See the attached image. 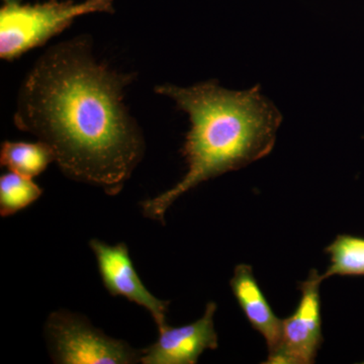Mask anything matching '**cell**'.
<instances>
[{
  "instance_id": "cell-1",
  "label": "cell",
  "mask_w": 364,
  "mask_h": 364,
  "mask_svg": "<svg viewBox=\"0 0 364 364\" xmlns=\"http://www.w3.org/2000/svg\"><path fill=\"white\" fill-rule=\"evenodd\" d=\"M133 80L98 62L85 36L52 46L21 86L14 124L47 144L68 178L117 196L145 153L124 105Z\"/></svg>"
},
{
  "instance_id": "cell-2",
  "label": "cell",
  "mask_w": 364,
  "mask_h": 364,
  "mask_svg": "<svg viewBox=\"0 0 364 364\" xmlns=\"http://www.w3.org/2000/svg\"><path fill=\"white\" fill-rule=\"evenodd\" d=\"M188 116L191 128L182 147L188 171L173 188L141 203L144 217L164 224L165 214L182 195L227 172L270 154L282 116L259 85L232 90L210 80L189 87L157 85Z\"/></svg>"
},
{
  "instance_id": "cell-3",
  "label": "cell",
  "mask_w": 364,
  "mask_h": 364,
  "mask_svg": "<svg viewBox=\"0 0 364 364\" xmlns=\"http://www.w3.org/2000/svg\"><path fill=\"white\" fill-rule=\"evenodd\" d=\"M114 0H48L37 4H4L0 9V57L11 61L44 45L85 14L114 13Z\"/></svg>"
},
{
  "instance_id": "cell-4",
  "label": "cell",
  "mask_w": 364,
  "mask_h": 364,
  "mask_svg": "<svg viewBox=\"0 0 364 364\" xmlns=\"http://www.w3.org/2000/svg\"><path fill=\"white\" fill-rule=\"evenodd\" d=\"M44 333L54 363L133 364L142 358V351L107 336L87 318L68 311L50 314Z\"/></svg>"
},
{
  "instance_id": "cell-5",
  "label": "cell",
  "mask_w": 364,
  "mask_h": 364,
  "mask_svg": "<svg viewBox=\"0 0 364 364\" xmlns=\"http://www.w3.org/2000/svg\"><path fill=\"white\" fill-rule=\"evenodd\" d=\"M322 275L311 270L301 291L298 308L282 321V339L277 350L268 354V364H312L323 343L320 287Z\"/></svg>"
},
{
  "instance_id": "cell-6",
  "label": "cell",
  "mask_w": 364,
  "mask_h": 364,
  "mask_svg": "<svg viewBox=\"0 0 364 364\" xmlns=\"http://www.w3.org/2000/svg\"><path fill=\"white\" fill-rule=\"evenodd\" d=\"M90 247L97 258L98 272L109 294L112 296H123L142 306L152 316L158 328L166 325L169 301L157 299L144 286L127 244L109 245L98 239H91Z\"/></svg>"
},
{
  "instance_id": "cell-7",
  "label": "cell",
  "mask_w": 364,
  "mask_h": 364,
  "mask_svg": "<svg viewBox=\"0 0 364 364\" xmlns=\"http://www.w3.org/2000/svg\"><path fill=\"white\" fill-rule=\"evenodd\" d=\"M217 304L208 303L205 314L191 324L158 328L156 342L142 350L143 364H196L205 350L218 348L214 317Z\"/></svg>"
},
{
  "instance_id": "cell-8",
  "label": "cell",
  "mask_w": 364,
  "mask_h": 364,
  "mask_svg": "<svg viewBox=\"0 0 364 364\" xmlns=\"http://www.w3.org/2000/svg\"><path fill=\"white\" fill-rule=\"evenodd\" d=\"M230 286L249 323L267 341L268 354L273 353L282 339V321L273 312L258 286L252 267L248 264L237 265Z\"/></svg>"
},
{
  "instance_id": "cell-9",
  "label": "cell",
  "mask_w": 364,
  "mask_h": 364,
  "mask_svg": "<svg viewBox=\"0 0 364 364\" xmlns=\"http://www.w3.org/2000/svg\"><path fill=\"white\" fill-rule=\"evenodd\" d=\"M55 162V155L51 148L44 142L26 143L6 141L1 144L0 163L9 171L21 176H39Z\"/></svg>"
},
{
  "instance_id": "cell-10",
  "label": "cell",
  "mask_w": 364,
  "mask_h": 364,
  "mask_svg": "<svg viewBox=\"0 0 364 364\" xmlns=\"http://www.w3.org/2000/svg\"><path fill=\"white\" fill-rule=\"evenodd\" d=\"M325 252L330 256V267L327 268L323 279L340 275V277H361L364 275V238L339 235Z\"/></svg>"
},
{
  "instance_id": "cell-11",
  "label": "cell",
  "mask_w": 364,
  "mask_h": 364,
  "mask_svg": "<svg viewBox=\"0 0 364 364\" xmlns=\"http://www.w3.org/2000/svg\"><path fill=\"white\" fill-rule=\"evenodd\" d=\"M33 178L9 171L0 177V215L9 217L25 210L42 196Z\"/></svg>"
},
{
  "instance_id": "cell-12",
  "label": "cell",
  "mask_w": 364,
  "mask_h": 364,
  "mask_svg": "<svg viewBox=\"0 0 364 364\" xmlns=\"http://www.w3.org/2000/svg\"><path fill=\"white\" fill-rule=\"evenodd\" d=\"M6 4H21V0H4Z\"/></svg>"
},
{
  "instance_id": "cell-13",
  "label": "cell",
  "mask_w": 364,
  "mask_h": 364,
  "mask_svg": "<svg viewBox=\"0 0 364 364\" xmlns=\"http://www.w3.org/2000/svg\"><path fill=\"white\" fill-rule=\"evenodd\" d=\"M363 363L364 364V361H363Z\"/></svg>"
}]
</instances>
